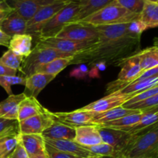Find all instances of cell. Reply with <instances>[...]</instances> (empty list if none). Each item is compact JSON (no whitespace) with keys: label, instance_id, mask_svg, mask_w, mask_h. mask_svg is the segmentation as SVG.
<instances>
[{"label":"cell","instance_id":"obj_49","mask_svg":"<svg viewBox=\"0 0 158 158\" xmlns=\"http://www.w3.org/2000/svg\"><path fill=\"white\" fill-rule=\"evenodd\" d=\"M2 1H6V0H0V2H2Z\"/></svg>","mask_w":158,"mask_h":158},{"label":"cell","instance_id":"obj_19","mask_svg":"<svg viewBox=\"0 0 158 158\" xmlns=\"http://www.w3.org/2000/svg\"><path fill=\"white\" fill-rule=\"evenodd\" d=\"M43 138L51 140H74L76 136L75 128L55 120L49 128L42 133Z\"/></svg>","mask_w":158,"mask_h":158},{"label":"cell","instance_id":"obj_6","mask_svg":"<svg viewBox=\"0 0 158 158\" xmlns=\"http://www.w3.org/2000/svg\"><path fill=\"white\" fill-rule=\"evenodd\" d=\"M56 37L66 39L77 43L94 44L98 39L96 26L82 23H70L64 26Z\"/></svg>","mask_w":158,"mask_h":158},{"label":"cell","instance_id":"obj_15","mask_svg":"<svg viewBox=\"0 0 158 158\" xmlns=\"http://www.w3.org/2000/svg\"><path fill=\"white\" fill-rule=\"evenodd\" d=\"M26 29L27 20L14 9L0 23V29L10 37L15 35L26 34Z\"/></svg>","mask_w":158,"mask_h":158},{"label":"cell","instance_id":"obj_2","mask_svg":"<svg viewBox=\"0 0 158 158\" xmlns=\"http://www.w3.org/2000/svg\"><path fill=\"white\" fill-rule=\"evenodd\" d=\"M158 158V124L148 131L133 135L127 146L114 158Z\"/></svg>","mask_w":158,"mask_h":158},{"label":"cell","instance_id":"obj_21","mask_svg":"<svg viewBox=\"0 0 158 158\" xmlns=\"http://www.w3.org/2000/svg\"><path fill=\"white\" fill-rule=\"evenodd\" d=\"M20 142L29 157L45 153L44 138L41 134H21Z\"/></svg>","mask_w":158,"mask_h":158},{"label":"cell","instance_id":"obj_5","mask_svg":"<svg viewBox=\"0 0 158 158\" xmlns=\"http://www.w3.org/2000/svg\"><path fill=\"white\" fill-rule=\"evenodd\" d=\"M78 11V5L70 0L65 7L60 9L43 26L38 40L56 36L66 25L73 22Z\"/></svg>","mask_w":158,"mask_h":158},{"label":"cell","instance_id":"obj_11","mask_svg":"<svg viewBox=\"0 0 158 158\" xmlns=\"http://www.w3.org/2000/svg\"><path fill=\"white\" fill-rule=\"evenodd\" d=\"M95 114V112L80 109L71 112H51L55 120L74 128L84 125H93V118Z\"/></svg>","mask_w":158,"mask_h":158},{"label":"cell","instance_id":"obj_36","mask_svg":"<svg viewBox=\"0 0 158 158\" xmlns=\"http://www.w3.org/2000/svg\"><path fill=\"white\" fill-rule=\"evenodd\" d=\"M157 106H158V94L149 97L146 100H141V101H139L134 104L130 105L124 108L134 110H138L140 112H145V111H148L153 108L157 107Z\"/></svg>","mask_w":158,"mask_h":158},{"label":"cell","instance_id":"obj_23","mask_svg":"<svg viewBox=\"0 0 158 158\" xmlns=\"http://www.w3.org/2000/svg\"><path fill=\"white\" fill-rule=\"evenodd\" d=\"M46 110L44 106L40 104L36 98L26 97L19 105L17 120L20 122L29 117L43 114L46 111Z\"/></svg>","mask_w":158,"mask_h":158},{"label":"cell","instance_id":"obj_9","mask_svg":"<svg viewBox=\"0 0 158 158\" xmlns=\"http://www.w3.org/2000/svg\"><path fill=\"white\" fill-rule=\"evenodd\" d=\"M90 43H77L66 39L59 37H49L46 39H40L36 41L35 46L40 48H50L60 52L69 54H75L80 50L86 49L91 46Z\"/></svg>","mask_w":158,"mask_h":158},{"label":"cell","instance_id":"obj_13","mask_svg":"<svg viewBox=\"0 0 158 158\" xmlns=\"http://www.w3.org/2000/svg\"><path fill=\"white\" fill-rule=\"evenodd\" d=\"M9 6L25 19H30L40 9L56 0H6Z\"/></svg>","mask_w":158,"mask_h":158},{"label":"cell","instance_id":"obj_26","mask_svg":"<svg viewBox=\"0 0 158 158\" xmlns=\"http://www.w3.org/2000/svg\"><path fill=\"white\" fill-rule=\"evenodd\" d=\"M139 19L144 23L148 29L158 26V2L145 0L142 11L139 14Z\"/></svg>","mask_w":158,"mask_h":158},{"label":"cell","instance_id":"obj_30","mask_svg":"<svg viewBox=\"0 0 158 158\" xmlns=\"http://www.w3.org/2000/svg\"><path fill=\"white\" fill-rule=\"evenodd\" d=\"M72 58L73 56L67 57V58L56 59L40 66L35 73L49 74V75H53L56 77L60 72H62L63 69L69 66Z\"/></svg>","mask_w":158,"mask_h":158},{"label":"cell","instance_id":"obj_22","mask_svg":"<svg viewBox=\"0 0 158 158\" xmlns=\"http://www.w3.org/2000/svg\"><path fill=\"white\" fill-rule=\"evenodd\" d=\"M141 113L142 117L140 120L127 131L132 135L142 134L150 130L153 126L157 123L158 106Z\"/></svg>","mask_w":158,"mask_h":158},{"label":"cell","instance_id":"obj_31","mask_svg":"<svg viewBox=\"0 0 158 158\" xmlns=\"http://www.w3.org/2000/svg\"><path fill=\"white\" fill-rule=\"evenodd\" d=\"M20 142V134L0 139V158H9Z\"/></svg>","mask_w":158,"mask_h":158},{"label":"cell","instance_id":"obj_12","mask_svg":"<svg viewBox=\"0 0 158 158\" xmlns=\"http://www.w3.org/2000/svg\"><path fill=\"white\" fill-rule=\"evenodd\" d=\"M134 95L123 94L120 92H116L106 95L100 100L90 103L86 106L80 108V110L86 111H92L95 113H102L109 110L114 109L117 106H121L127 100Z\"/></svg>","mask_w":158,"mask_h":158},{"label":"cell","instance_id":"obj_39","mask_svg":"<svg viewBox=\"0 0 158 158\" xmlns=\"http://www.w3.org/2000/svg\"><path fill=\"white\" fill-rule=\"evenodd\" d=\"M148 29V27L145 26L144 23H142L139 19L128 23V31L130 33L136 36L141 37L142 33Z\"/></svg>","mask_w":158,"mask_h":158},{"label":"cell","instance_id":"obj_45","mask_svg":"<svg viewBox=\"0 0 158 158\" xmlns=\"http://www.w3.org/2000/svg\"><path fill=\"white\" fill-rule=\"evenodd\" d=\"M29 158H48V157H47V155H46V152H45L44 154H38V155L31 156V157H29Z\"/></svg>","mask_w":158,"mask_h":158},{"label":"cell","instance_id":"obj_40","mask_svg":"<svg viewBox=\"0 0 158 158\" xmlns=\"http://www.w3.org/2000/svg\"><path fill=\"white\" fill-rule=\"evenodd\" d=\"M45 152H46L48 158H77L72 154L59 151L46 143L45 146Z\"/></svg>","mask_w":158,"mask_h":158},{"label":"cell","instance_id":"obj_16","mask_svg":"<svg viewBox=\"0 0 158 158\" xmlns=\"http://www.w3.org/2000/svg\"><path fill=\"white\" fill-rule=\"evenodd\" d=\"M45 143L63 152L72 154L77 157H96L91 154L84 147L81 146L74 140H51L44 138Z\"/></svg>","mask_w":158,"mask_h":158},{"label":"cell","instance_id":"obj_29","mask_svg":"<svg viewBox=\"0 0 158 158\" xmlns=\"http://www.w3.org/2000/svg\"><path fill=\"white\" fill-rule=\"evenodd\" d=\"M142 117V113H137V114H132L130 115L124 116L123 117L114 120L113 121L108 122V123H103V124L99 125L98 127H101L112 128V129L121 130V131H127L131 127L137 123L140 120Z\"/></svg>","mask_w":158,"mask_h":158},{"label":"cell","instance_id":"obj_48","mask_svg":"<svg viewBox=\"0 0 158 158\" xmlns=\"http://www.w3.org/2000/svg\"><path fill=\"white\" fill-rule=\"evenodd\" d=\"M137 158H155V157H137Z\"/></svg>","mask_w":158,"mask_h":158},{"label":"cell","instance_id":"obj_25","mask_svg":"<svg viewBox=\"0 0 158 158\" xmlns=\"http://www.w3.org/2000/svg\"><path fill=\"white\" fill-rule=\"evenodd\" d=\"M33 38L29 34H20L11 37L9 49L15 53L26 58L32 52V45Z\"/></svg>","mask_w":158,"mask_h":158},{"label":"cell","instance_id":"obj_32","mask_svg":"<svg viewBox=\"0 0 158 158\" xmlns=\"http://www.w3.org/2000/svg\"><path fill=\"white\" fill-rule=\"evenodd\" d=\"M23 60L24 57L9 49L0 57V64L16 71H20Z\"/></svg>","mask_w":158,"mask_h":158},{"label":"cell","instance_id":"obj_1","mask_svg":"<svg viewBox=\"0 0 158 158\" xmlns=\"http://www.w3.org/2000/svg\"><path fill=\"white\" fill-rule=\"evenodd\" d=\"M97 42L86 49L76 52L69 65L102 64L122 66L140 52V38L128 31V23L96 26Z\"/></svg>","mask_w":158,"mask_h":158},{"label":"cell","instance_id":"obj_34","mask_svg":"<svg viewBox=\"0 0 158 158\" xmlns=\"http://www.w3.org/2000/svg\"><path fill=\"white\" fill-rule=\"evenodd\" d=\"M84 148L87 151H89L91 154L99 158L105 157L113 158L116 154L115 150L110 145L103 143V142L101 143H99V144L94 145V146L84 147Z\"/></svg>","mask_w":158,"mask_h":158},{"label":"cell","instance_id":"obj_35","mask_svg":"<svg viewBox=\"0 0 158 158\" xmlns=\"http://www.w3.org/2000/svg\"><path fill=\"white\" fill-rule=\"evenodd\" d=\"M26 84V77H12V76H0V86L5 89L9 96L12 95V86L13 85Z\"/></svg>","mask_w":158,"mask_h":158},{"label":"cell","instance_id":"obj_3","mask_svg":"<svg viewBox=\"0 0 158 158\" xmlns=\"http://www.w3.org/2000/svg\"><path fill=\"white\" fill-rule=\"evenodd\" d=\"M137 19H139V15L130 12L114 1L78 23L94 26H113L129 23Z\"/></svg>","mask_w":158,"mask_h":158},{"label":"cell","instance_id":"obj_18","mask_svg":"<svg viewBox=\"0 0 158 158\" xmlns=\"http://www.w3.org/2000/svg\"><path fill=\"white\" fill-rule=\"evenodd\" d=\"M77 3L79 11L73 23H78L113 2L114 0H71Z\"/></svg>","mask_w":158,"mask_h":158},{"label":"cell","instance_id":"obj_43","mask_svg":"<svg viewBox=\"0 0 158 158\" xmlns=\"http://www.w3.org/2000/svg\"><path fill=\"white\" fill-rule=\"evenodd\" d=\"M17 72L18 71L15 70V69H10V68L6 67V66L0 64V76H12V77H15V76H16Z\"/></svg>","mask_w":158,"mask_h":158},{"label":"cell","instance_id":"obj_14","mask_svg":"<svg viewBox=\"0 0 158 158\" xmlns=\"http://www.w3.org/2000/svg\"><path fill=\"white\" fill-rule=\"evenodd\" d=\"M55 78L53 75L35 73L26 78L23 94L26 97L37 98L41 91Z\"/></svg>","mask_w":158,"mask_h":158},{"label":"cell","instance_id":"obj_46","mask_svg":"<svg viewBox=\"0 0 158 158\" xmlns=\"http://www.w3.org/2000/svg\"><path fill=\"white\" fill-rule=\"evenodd\" d=\"M77 158H99V157H77Z\"/></svg>","mask_w":158,"mask_h":158},{"label":"cell","instance_id":"obj_42","mask_svg":"<svg viewBox=\"0 0 158 158\" xmlns=\"http://www.w3.org/2000/svg\"><path fill=\"white\" fill-rule=\"evenodd\" d=\"M13 9L9 6L6 1L0 2V23L8 16Z\"/></svg>","mask_w":158,"mask_h":158},{"label":"cell","instance_id":"obj_37","mask_svg":"<svg viewBox=\"0 0 158 158\" xmlns=\"http://www.w3.org/2000/svg\"><path fill=\"white\" fill-rule=\"evenodd\" d=\"M158 94V86H154V87L151 88V89H148L147 90L142 91V92L139 93V94H136L134 97H132L131 98H130L129 100H127L122 106L123 107H126V106H130L131 104H134V103H137L139 101H141V100H146V99L149 98V97H153V96L157 95Z\"/></svg>","mask_w":158,"mask_h":158},{"label":"cell","instance_id":"obj_47","mask_svg":"<svg viewBox=\"0 0 158 158\" xmlns=\"http://www.w3.org/2000/svg\"><path fill=\"white\" fill-rule=\"evenodd\" d=\"M148 1H151V2H158V0H148Z\"/></svg>","mask_w":158,"mask_h":158},{"label":"cell","instance_id":"obj_7","mask_svg":"<svg viewBox=\"0 0 158 158\" xmlns=\"http://www.w3.org/2000/svg\"><path fill=\"white\" fill-rule=\"evenodd\" d=\"M70 0H56L51 4L44 6L40 9L32 18L27 21L26 34L39 39L40 32L45 24L59 12L60 9L66 6Z\"/></svg>","mask_w":158,"mask_h":158},{"label":"cell","instance_id":"obj_4","mask_svg":"<svg viewBox=\"0 0 158 158\" xmlns=\"http://www.w3.org/2000/svg\"><path fill=\"white\" fill-rule=\"evenodd\" d=\"M74 54L60 52L50 48L35 47L32 49L29 56L23 60L20 72L23 77H28L36 72L37 69L43 65L58 58H67L73 56Z\"/></svg>","mask_w":158,"mask_h":158},{"label":"cell","instance_id":"obj_41","mask_svg":"<svg viewBox=\"0 0 158 158\" xmlns=\"http://www.w3.org/2000/svg\"><path fill=\"white\" fill-rule=\"evenodd\" d=\"M9 158H29V157L22 145L21 142H19Z\"/></svg>","mask_w":158,"mask_h":158},{"label":"cell","instance_id":"obj_17","mask_svg":"<svg viewBox=\"0 0 158 158\" xmlns=\"http://www.w3.org/2000/svg\"><path fill=\"white\" fill-rule=\"evenodd\" d=\"M74 141L83 147H90L102 143L101 137L96 125H84L75 127Z\"/></svg>","mask_w":158,"mask_h":158},{"label":"cell","instance_id":"obj_10","mask_svg":"<svg viewBox=\"0 0 158 158\" xmlns=\"http://www.w3.org/2000/svg\"><path fill=\"white\" fill-rule=\"evenodd\" d=\"M97 127L99 133H100L102 142L110 145L115 150V156L121 152L127 146L133 137L132 134L128 133L127 131L112 129V128L101 127L98 126Z\"/></svg>","mask_w":158,"mask_h":158},{"label":"cell","instance_id":"obj_33","mask_svg":"<svg viewBox=\"0 0 158 158\" xmlns=\"http://www.w3.org/2000/svg\"><path fill=\"white\" fill-rule=\"evenodd\" d=\"M19 134L20 132L18 120L0 118V139Z\"/></svg>","mask_w":158,"mask_h":158},{"label":"cell","instance_id":"obj_20","mask_svg":"<svg viewBox=\"0 0 158 158\" xmlns=\"http://www.w3.org/2000/svg\"><path fill=\"white\" fill-rule=\"evenodd\" d=\"M25 98L26 96L23 93L17 95L12 94L0 102V118L17 120L19 105Z\"/></svg>","mask_w":158,"mask_h":158},{"label":"cell","instance_id":"obj_8","mask_svg":"<svg viewBox=\"0 0 158 158\" xmlns=\"http://www.w3.org/2000/svg\"><path fill=\"white\" fill-rule=\"evenodd\" d=\"M55 122L51 111L46 109L43 114L19 122L21 134H42Z\"/></svg>","mask_w":158,"mask_h":158},{"label":"cell","instance_id":"obj_28","mask_svg":"<svg viewBox=\"0 0 158 158\" xmlns=\"http://www.w3.org/2000/svg\"><path fill=\"white\" fill-rule=\"evenodd\" d=\"M156 86H158V76L143 80H135L118 92L127 95H136L142 91L147 90Z\"/></svg>","mask_w":158,"mask_h":158},{"label":"cell","instance_id":"obj_38","mask_svg":"<svg viewBox=\"0 0 158 158\" xmlns=\"http://www.w3.org/2000/svg\"><path fill=\"white\" fill-rule=\"evenodd\" d=\"M119 6L130 12L139 15L142 11L145 0H114Z\"/></svg>","mask_w":158,"mask_h":158},{"label":"cell","instance_id":"obj_44","mask_svg":"<svg viewBox=\"0 0 158 158\" xmlns=\"http://www.w3.org/2000/svg\"><path fill=\"white\" fill-rule=\"evenodd\" d=\"M10 40L11 37L6 35V33H4V32L0 29V46L9 47Z\"/></svg>","mask_w":158,"mask_h":158},{"label":"cell","instance_id":"obj_24","mask_svg":"<svg viewBox=\"0 0 158 158\" xmlns=\"http://www.w3.org/2000/svg\"><path fill=\"white\" fill-rule=\"evenodd\" d=\"M137 113H140V111L127 109V108L123 107L122 106H117V107L104 111V112L96 113L94 118H93L92 123L93 125L99 126V125L117 120V119L123 117L124 116L130 115V114H137Z\"/></svg>","mask_w":158,"mask_h":158},{"label":"cell","instance_id":"obj_27","mask_svg":"<svg viewBox=\"0 0 158 158\" xmlns=\"http://www.w3.org/2000/svg\"><path fill=\"white\" fill-rule=\"evenodd\" d=\"M142 72L158 66V47L157 44L151 47L140 50L136 54Z\"/></svg>","mask_w":158,"mask_h":158}]
</instances>
